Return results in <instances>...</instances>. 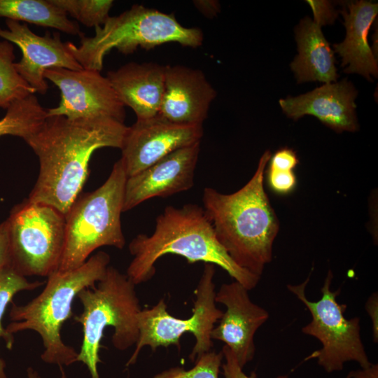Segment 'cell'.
I'll return each instance as SVG.
<instances>
[{"mask_svg":"<svg viewBox=\"0 0 378 378\" xmlns=\"http://www.w3.org/2000/svg\"><path fill=\"white\" fill-rule=\"evenodd\" d=\"M128 127L109 117L69 120L48 116L25 142L39 161V174L27 200L47 204L66 216L81 193L94 152L121 149Z\"/></svg>","mask_w":378,"mask_h":378,"instance_id":"6da1fadb","label":"cell"},{"mask_svg":"<svg viewBox=\"0 0 378 378\" xmlns=\"http://www.w3.org/2000/svg\"><path fill=\"white\" fill-rule=\"evenodd\" d=\"M272 154L265 150L251 178L241 188L223 194L203 191V209L217 240L241 268L260 276L272 259L279 220L264 188L265 172Z\"/></svg>","mask_w":378,"mask_h":378,"instance_id":"7a4b0ae2","label":"cell"},{"mask_svg":"<svg viewBox=\"0 0 378 378\" xmlns=\"http://www.w3.org/2000/svg\"><path fill=\"white\" fill-rule=\"evenodd\" d=\"M129 251L133 258L126 275L135 285L150 280L155 274L156 262L166 254L181 255L190 264L216 265L248 290L260 279L232 260L217 240L203 207L195 204L165 207L156 218L152 234L136 236L129 244Z\"/></svg>","mask_w":378,"mask_h":378,"instance_id":"3957f363","label":"cell"},{"mask_svg":"<svg viewBox=\"0 0 378 378\" xmlns=\"http://www.w3.org/2000/svg\"><path fill=\"white\" fill-rule=\"evenodd\" d=\"M110 260L108 253L99 251L78 268L52 273L36 298L22 305L11 302V322L6 327L7 332H37L44 348L41 358L47 364L64 367L77 362L78 352L62 339V326L71 317L72 304L78 293L105 276Z\"/></svg>","mask_w":378,"mask_h":378,"instance_id":"277c9868","label":"cell"},{"mask_svg":"<svg viewBox=\"0 0 378 378\" xmlns=\"http://www.w3.org/2000/svg\"><path fill=\"white\" fill-rule=\"evenodd\" d=\"M94 31L93 36H81L78 46L71 42L66 44L83 69L99 71L103 68L105 56L114 48L129 55L138 48L150 50L167 43L197 48L203 41L200 29L183 26L173 13L139 4L117 16H110L104 24L95 27Z\"/></svg>","mask_w":378,"mask_h":378,"instance_id":"5b68a950","label":"cell"},{"mask_svg":"<svg viewBox=\"0 0 378 378\" xmlns=\"http://www.w3.org/2000/svg\"><path fill=\"white\" fill-rule=\"evenodd\" d=\"M135 286L126 274L108 266L100 281L77 295L83 311L74 319L82 326L83 334L77 362L86 365L91 378H99V351L106 327L113 328L111 342L118 350H126L137 342L141 309Z\"/></svg>","mask_w":378,"mask_h":378,"instance_id":"8992f818","label":"cell"},{"mask_svg":"<svg viewBox=\"0 0 378 378\" xmlns=\"http://www.w3.org/2000/svg\"><path fill=\"white\" fill-rule=\"evenodd\" d=\"M127 178L119 159L100 187L80 194L73 203L65 216V241L57 271L78 268L102 246L124 248L120 216Z\"/></svg>","mask_w":378,"mask_h":378,"instance_id":"52a82bcc","label":"cell"},{"mask_svg":"<svg viewBox=\"0 0 378 378\" xmlns=\"http://www.w3.org/2000/svg\"><path fill=\"white\" fill-rule=\"evenodd\" d=\"M214 265L204 263L202 276L195 290L192 314L187 319L176 318L169 314L164 299L150 309H141L138 314L139 337L135 349L126 363L134 365L141 349L148 346L153 351L158 347L175 345L180 349V338L186 332L192 333L195 344L189 355L195 363L203 354L213 346L211 333L215 323L223 312L218 309L215 302Z\"/></svg>","mask_w":378,"mask_h":378,"instance_id":"ba28073f","label":"cell"},{"mask_svg":"<svg viewBox=\"0 0 378 378\" xmlns=\"http://www.w3.org/2000/svg\"><path fill=\"white\" fill-rule=\"evenodd\" d=\"M9 265L23 276L48 277L58 270L65 241V216L51 206L27 200L6 219Z\"/></svg>","mask_w":378,"mask_h":378,"instance_id":"9c48e42d","label":"cell"},{"mask_svg":"<svg viewBox=\"0 0 378 378\" xmlns=\"http://www.w3.org/2000/svg\"><path fill=\"white\" fill-rule=\"evenodd\" d=\"M333 274L329 270L321 288L322 296L317 301H311L305 295V288L309 281L298 285H288V289L301 302L312 315V321L302 328L304 334L316 338L322 347L313 352L311 358L328 372L341 371L348 361H355L360 368L371 365L360 337V318H346V304H340L337 298L340 289L332 291Z\"/></svg>","mask_w":378,"mask_h":378,"instance_id":"30bf717a","label":"cell"},{"mask_svg":"<svg viewBox=\"0 0 378 378\" xmlns=\"http://www.w3.org/2000/svg\"><path fill=\"white\" fill-rule=\"evenodd\" d=\"M44 78L60 91L59 104L47 109L48 116L69 120L109 117L124 122L125 106L100 71L53 67L45 71Z\"/></svg>","mask_w":378,"mask_h":378,"instance_id":"8fae6325","label":"cell"},{"mask_svg":"<svg viewBox=\"0 0 378 378\" xmlns=\"http://www.w3.org/2000/svg\"><path fill=\"white\" fill-rule=\"evenodd\" d=\"M202 136V125L176 124L160 114L136 120L128 127L120 160L130 177L179 148L201 142Z\"/></svg>","mask_w":378,"mask_h":378,"instance_id":"7c38bea8","label":"cell"},{"mask_svg":"<svg viewBox=\"0 0 378 378\" xmlns=\"http://www.w3.org/2000/svg\"><path fill=\"white\" fill-rule=\"evenodd\" d=\"M7 29L0 27V37L15 44L22 52V58L14 66L22 78L36 91L45 94L48 89L44 78L50 68L60 67L80 71L83 66L76 61L60 38L59 32L52 35L46 31L40 36L34 33L26 23L6 20Z\"/></svg>","mask_w":378,"mask_h":378,"instance_id":"4fadbf2b","label":"cell"},{"mask_svg":"<svg viewBox=\"0 0 378 378\" xmlns=\"http://www.w3.org/2000/svg\"><path fill=\"white\" fill-rule=\"evenodd\" d=\"M215 302L225 305L226 311L211 337L224 342L243 368L254 357V335L268 319L269 313L253 302L248 290L237 281L223 284L216 292Z\"/></svg>","mask_w":378,"mask_h":378,"instance_id":"5bb4252c","label":"cell"},{"mask_svg":"<svg viewBox=\"0 0 378 378\" xmlns=\"http://www.w3.org/2000/svg\"><path fill=\"white\" fill-rule=\"evenodd\" d=\"M200 143L179 148L139 173L127 178L122 212L156 197H167L194 185Z\"/></svg>","mask_w":378,"mask_h":378,"instance_id":"9a60e30c","label":"cell"},{"mask_svg":"<svg viewBox=\"0 0 378 378\" xmlns=\"http://www.w3.org/2000/svg\"><path fill=\"white\" fill-rule=\"evenodd\" d=\"M216 92L200 69L166 65L164 90L159 114L180 125H202Z\"/></svg>","mask_w":378,"mask_h":378,"instance_id":"2e32d148","label":"cell"},{"mask_svg":"<svg viewBox=\"0 0 378 378\" xmlns=\"http://www.w3.org/2000/svg\"><path fill=\"white\" fill-rule=\"evenodd\" d=\"M357 91L346 79L326 83L298 97L279 100L284 113L297 120L306 115L318 118L336 132H355L358 129L355 99Z\"/></svg>","mask_w":378,"mask_h":378,"instance_id":"e0dca14e","label":"cell"},{"mask_svg":"<svg viewBox=\"0 0 378 378\" xmlns=\"http://www.w3.org/2000/svg\"><path fill=\"white\" fill-rule=\"evenodd\" d=\"M166 65L155 62H129L109 71L106 78L125 106L131 108L136 120L158 115L162 101Z\"/></svg>","mask_w":378,"mask_h":378,"instance_id":"ac0fdd59","label":"cell"},{"mask_svg":"<svg viewBox=\"0 0 378 378\" xmlns=\"http://www.w3.org/2000/svg\"><path fill=\"white\" fill-rule=\"evenodd\" d=\"M347 8L342 11L346 37L333 45L334 50L342 57V66H347L345 73L359 74L372 80L371 76H377L378 66L368 36L377 15L378 4L361 0L348 3Z\"/></svg>","mask_w":378,"mask_h":378,"instance_id":"d6986e66","label":"cell"},{"mask_svg":"<svg viewBox=\"0 0 378 378\" xmlns=\"http://www.w3.org/2000/svg\"><path fill=\"white\" fill-rule=\"evenodd\" d=\"M322 23L314 18L302 20L295 30L298 55L290 67L298 83L335 82L338 78L334 52L321 31Z\"/></svg>","mask_w":378,"mask_h":378,"instance_id":"ffe728a7","label":"cell"},{"mask_svg":"<svg viewBox=\"0 0 378 378\" xmlns=\"http://www.w3.org/2000/svg\"><path fill=\"white\" fill-rule=\"evenodd\" d=\"M0 17L84 36L78 23L70 20L51 0H0Z\"/></svg>","mask_w":378,"mask_h":378,"instance_id":"44dd1931","label":"cell"},{"mask_svg":"<svg viewBox=\"0 0 378 378\" xmlns=\"http://www.w3.org/2000/svg\"><path fill=\"white\" fill-rule=\"evenodd\" d=\"M47 117V109L34 94L15 101L0 120V137L11 135L26 141L41 129Z\"/></svg>","mask_w":378,"mask_h":378,"instance_id":"7402d4cb","label":"cell"},{"mask_svg":"<svg viewBox=\"0 0 378 378\" xmlns=\"http://www.w3.org/2000/svg\"><path fill=\"white\" fill-rule=\"evenodd\" d=\"M14 46L0 41V108L7 109L15 101L36 93L14 66Z\"/></svg>","mask_w":378,"mask_h":378,"instance_id":"603a6c76","label":"cell"},{"mask_svg":"<svg viewBox=\"0 0 378 378\" xmlns=\"http://www.w3.org/2000/svg\"><path fill=\"white\" fill-rule=\"evenodd\" d=\"M41 281H29L18 274L9 264L0 270V339H3L8 349H11L14 336L3 327V319L6 308L14 296L23 290H31L42 285ZM6 363L0 356V378H8L5 371Z\"/></svg>","mask_w":378,"mask_h":378,"instance_id":"cb8c5ba5","label":"cell"},{"mask_svg":"<svg viewBox=\"0 0 378 378\" xmlns=\"http://www.w3.org/2000/svg\"><path fill=\"white\" fill-rule=\"evenodd\" d=\"M68 16L88 27L102 26L110 18L112 0H51Z\"/></svg>","mask_w":378,"mask_h":378,"instance_id":"d4e9b609","label":"cell"},{"mask_svg":"<svg viewBox=\"0 0 378 378\" xmlns=\"http://www.w3.org/2000/svg\"><path fill=\"white\" fill-rule=\"evenodd\" d=\"M223 355L209 351L200 356L190 370L174 367L165 370L153 378H218Z\"/></svg>","mask_w":378,"mask_h":378,"instance_id":"484cf974","label":"cell"},{"mask_svg":"<svg viewBox=\"0 0 378 378\" xmlns=\"http://www.w3.org/2000/svg\"><path fill=\"white\" fill-rule=\"evenodd\" d=\"M265 174L268 186L277 195H288L296 188L297 178L293 171L276 170L266 167Z\"/></svg>","mask_w":378,"mask_h":378,"instance_id":"4316f807","label":"cell"},{"mask_svg":"<svg viewBox=\"0 0 378 378\" xmlns=\"http://www.w3.org/2000/svg\"><path fill=\"white\" fill-rule=\"evenodd\" d=\"M221 351L225 358V363L221 365L224 378H257L254 371L249 375L244 372L243 368L240 367L234 354L228 346L224 345ZM276 378H288V377L284 374L279 375Z\"/></svg>","mask_w":378,"mask_h":378,"instance_id":"83f0119b","label":"cell"},{"mask_svg":"<svg viewBox=\"0 0 378 378\" xmlns=\"http://www.w3.org/2000/svg\"><path fill=\"white\" fill-rule=\"evenodd\" d=\"M299 163V159L294 150L287 147L276 150L271 155L268 168L283 171H294Z\"/></svg>","mask_w":378,"mask_h":378,"instance_id":"f1b7e54d","label":"cell"},{"mask_svg":"<svg viewBox=\"0 0 378 378\" xmlns=\"http://www.w3.org/2000/svg\"><path fill=\"white\" fill-rule=\"evenodd\" d=\"M314 13V18L323 24L330 23L334 20L336 13L330 4L324 1H307Z\"/></svg>","mask_w":378,"mask_h":378,"instance_id":"f546056e","label":"cell"},{"mask_svg":"<svg viewBox=\"0 0 378 378\" xmlns=\"http://www.w3.org/2000/svg\"><path fill=\"white\" fill-rule=\"evenodd\" d=\"M365 310L369 315L372 323V337L375 343L378 342V295L377 293H373L368 299Z\"/></svg>","mask_w":378,"mask_h":378,"instance_id":"4dcf8cb0","label":"cell"},{"mask_svg":"<svg viewBox=\"0 0 378 378\" xmlns=\"http://www.w3.org/2000/svg\"><path fill=\"white\" fill-rule=\"evenodd\" d=\"M9 263V239L7 220L0 223V270Z\"/></svg>","mask_w":378,"mask_h":378,"instance_id":"1f68e13d","label":"cell"},{"mask_svg":"<svg viewBox=\"0 0 378 378\" xmlns=\"http://www.w3.org/2000/svg\"><path fill=\"white\" fill-rule=\"evenodd\" d=\"M195 8L205 17L213 18L220 10V6L217 1L214 0H195L193 1Z\"/></svg>","mask_w":378,"mask_h":378,"instance_id":"d6a6232c","label":"cell"},{"mask_svg":"<svg viewBox=\"0 0 378 378\" xmlns=\"http://www.w3.org/2000/svg\"><path fill=\"white\" fill-rule=\"evenodd\" d=\"M346 378H378V364L371 363L367 368L351 370Z\"/></svg>","mask_w":378,"mask_h":378,"instance_id":"836d02e7","label":"cell"},{"mask_svg":"<svg viewBox=\"0 0 378 378\" xmlns=\"http://www.w3.org/2000/svg\"><path fill=\"white\" fill-rule=\"evenodd\" d=\"M27 378H41L38 372L32 367H29L27 369Z\"/></svg>","mask_w":378,"mask_h":378,"instance_id":"e575fe53","label":"cell"},{"mask_svg":"<svg viewBox=\"0 0 378 378\" xmlns=\"http://www.w3.org/2000/svg\"><path fill=\"white\" fill-rule=\"evenodd\" d=\"M59 368L60 371V378H67L64 367L60 365Z\"/></svg>","mask_w":378,"mask_h":378,"instance_id":"d590c367","label":"cell"}]
</instances>
